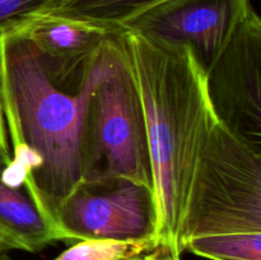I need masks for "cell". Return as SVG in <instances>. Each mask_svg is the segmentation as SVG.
<instances>
[{
  "mask_svg": "<svg viewBox=\"0 0 261 260\" xmlns=\"http://www.w3.org/2000/svg\"><path fill=\"white\" fill-rule=\"evenodd\" d=\"M117 41L142 103L157 237L181 251L178 237L196 168L219 121L208 93L206 71L189 45L122 27Z\"/></svg>",
  "mask_w": 261,
  "mask_h": 260,
  "instance_id": "cell-1",
  "label": "cell"
},
{
  "mask_svg": "<svg viewBox=\"0 0 261 260\" xmlns=\"http://www.w3.org/2000/svg\"><path fill=\"white\" fill-rule=\"evenodd\" d=\"M116 35L97 56L81 91L66 93L51 83L28 41L7 31L0 33L8 139L22 138L42 158V167L33 176L25 194L60 232L56 222L59 211L64 201L82 188L81 130L84 105L89 92L106 71Z\"/></svg>",
  "mask_w": 261,
  "mask_h": 260,
  "instance_id": "cell-2",
  "label": "cell"
},
{
  "mask_svg": "<svg viewBox=\"0 0 261 260\" xmlns=\"http://www.w3.org/2000/svg\"><path fill=\"white\" fill-rule=\"evenodd\" d=\"M178 246L209 260H261V153L221 121L199 161Z\"/></svg>",
  "mask_w": 261,
  "mask_h": 260,
  "instance_id": "cell-3",
  "label": "cell"
},
{
  "mask_svg": "<svg viewBox=\"0 0 261 260\" xmlns=\"http://www.w3.org/2000/svg\"><path fill=\"white\" fill-rule=\"evenodd\" d=\"M117 35L112 41L106 71L89 92L84 105L81 130L82 186L102 190L129 181L153 189L142 103Z\"/></svg>",
  "mask_w": 261,
  "mask_h": 260,
  "instance_id": "cell-4",
  "label": "cell"
},
{
  "mask_svg": "<svg viewBox=\"0 0 261 260\" xmlns=\"http://www.w3.org/2000/svg\"><path fill=\"white\" fill-rule=\"evenodd\" d=\"M206 83L219 121L261 153V20L256 10L206 71Z\"/></svg>",
  "mask_w": 261,
  "mask_h": 260,
  "instance_id": "cell-5",
  "label": "cell"
},
{
  "mask_svg": "<svg viewBox=\"0 0 261 260\" xmlns=\"http://www.w3.org/2000/svg\"><path fill=\"white\" fill-rule=\"evenodd\" d=\"M252 10L251 0H161L122 28L189 45L208 71Z\"/></svg>",
  "mask_w": 261,
  "mask_h": 260,
  "instance_id": "cell-6",
  "label": "cell"
},
{
  "mask_svg": "<svg viewBox=\"0 0 261 260\" xmlns=\"http://www.w3.org/2000/svg\"><path fill=\"white\" fill-rule=\"evenodd\" d=\"M93 193L79 188L58 213L59 228L66 242L88 239L145 240L157 237L153 189L121 181Z\"/></svg>",
  "mask_w": 261,
  "mask_h": 260,
  "instance_id": "cell-7",
  "label": "cell"
},
{
  "mask_svg": "<svg viewBox=\"0 0 261 260\" xmlns=\"http://www.w3.org/2000/svg\"><path fill=\"white\" fill-rule=\"evenodd\" d=\"M120 30L35 12L5 31L30 42L54 86L66 93H76L103 46Z\"/></svg>",
  "mask_w": 261,
  "mask_h": 260,
  "instance_id": "cell-8",
  "label": "cell"
},
{
  "mask_svg": "<svg viewBox=\"0 0 261 260\" xmlns=\"http://www.w3.org/2000/svg\"><path fill=\"white\" fill-rule=\"evenodd\" d=\"M0 241L8 250L38 252L64 237L25 191L9 188L0 177Z\"/></svg>",
  "mask_w": 261,
  "mask_h": 260,
  "instance_id": "cell-9",
  "label": "cell"
},
{
  "mask_svg": "<svg viewBox=\"0 0 261 260\" xmlns=\"http://www.w3.org/2000/svg\"><path fill=\"white\" fill-rule=\"evenodd\" d=\"M161 0H54L41 12L120 30L125 23Z\"/></svg>",
  "mask_w": 261,
  "mask_h": 260,
  "instance_id": "cell-10",
  "label": "cell"
},
{
  "mask_svg": "<svg viewBox=\"0 0 261 260\" xmlns=\"http://www.w3.org/2000/svg\"><path fill=\"white\" fill-rule=\"evenodd\" d=\"M154 239H88L75 241L53 260H132L160 245Z\"/></svg>",
  "mask_w": 261,
  "mask_h": 260,
  "instance_id": "cell-11",
  "label": "cell"
},
{
  "mask_svg": "<svg viewBox=\"0 0 261 260\" xmlns=\"http://www.w3.org/2000/svg\"><path fill=\"white\" fill-rule=\"evenodd\" d=\"M54 0H0V33L27 15L48 8Z\"/></svg>",
  "mask_w": 261,
  "mask_h": 260,
  "instance_id": "cell-12",
  "label": "cell"
},
{
  "mask_svg": "<svg viewBox=\"0 0 261 260\" xmlns=\"http://www.w3.org/2000/svg\"><path fill=\"white\" fill-rule=\"evenodd\" d=\"M10 161H12V153H10L9 139H8L7 124H5L2 89V66H0V170H3Z\"/></svg>",
  "mask_w": 261,
  "mask_h": 260,
  "instance_id": "cell-13",
  "label": "cell"
},
{
  "mask_svg": "<svg viewBox=\"0 0 261 260\" xmlns=\"http://www.w3.org/2000/svg\"><path fill=\"white\" fill-rule=\"evenodd\" d=\"M0 260H13V259L8 255V252H0Z\"/></svg>",
  "mask_w": 261,
  "mask_h": 260,
  "instance_id": "cell-14",
  "label": "cell"
},
{
  "mask_svg": "<svg viewBox=\"0 0 261 260\" xmlns=\"http://www.w3.org/2000/svg\"><path fill=\"white\" fill-rule=\"evenodd\" d=\"M8 251H9V250L7 249V246H5V245L0 241V252H8Z\"/></svg>",
  "mask_w": 261,
  "mask_h": 260,
  "instance_id": "cell-15",
  "label": "cell"
},
{
  "mask_svg": "<svg viewBox=\"0 0 261 260\" xmlns=\"http://www.w3.org/2000/svg\"><path fill=\"white\" fill-rule=\"evenodd\" d=\"M140 256H142V255H140ZM140 256H138V257H135V259H132V260H139V257Z\"/></svg>",
  "mask_w": 261,
  "mask_h": 260,
  "instance_id": "cell-16",
  "label": "cell"
}]
</instances>
